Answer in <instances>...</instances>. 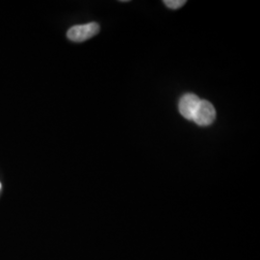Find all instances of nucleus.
Segmentation results:
<instances>
[{"mask_svg":"<svg viewBox=\"0 0 260 260\" xmlns=\"http://www.w3.org/2000/svg\"><path fill=\"white\" fill-rule=\"evenodd\" d=\"M100 32V25L96 22H90L81 25H75L68 30L67 37L69 40L81 43L94 37Z\"/></svg>","mask_w":260,"mask_h":260,"instance_id":"nucleus-1","label":"nucleus"},{"mask_svg":"<svg viewBox=\"0 0 260 260\" xmlns=\"http://www.w3.org/2000/svg\"><path fill=\"white\" fill-rule=\"evenodd\" d=\"M216 119V111L213 105L207 101H201L197 108L193 121L200 126L210 125Z\"/></svg>","mask_w":260,"mask_h":260,"instance_id":"nucleus-2","label":"nucleus"},{"mask_svg":"<svg viewBox=\"0 0 260 260\" xmlns=\"http://www.w3.org/2000/svg\"><path fill=\"white\" fill-rule=\"evenodd\" d=\"M201 99L194 93H186L184 94L178 103V109L182 117L186 120L193 121L196 110L201 103Z\"/></svg>","mask_w":260,"mask_h":260,"instance_id":"nucleus-3","label":"nucleus"},{"mask_svg":"<svg viewBox=\"0 0 260 260\" xmlns=\"http://www.w3.org/2000/svg\"><path fill=\"white\" fill-rule=\"evenodd\" d=\"M185 0H164V4L171 9H179L185 4Z\"/></svg>","mask_w":260,"mask_h":260,"instance_id":"nucleus-4","label":"nucleus"},{"mask_svg":"<svg viewBox=\"0 0 260 260\" xmlns=\"http://www.w3.org/2000/svg\"><path fill=\"white\" fill-rule=\"evenodd\" d=\"M0 189H1V183H0Z\"/></svg>","mask_w":260,"mask_h":260,"instance_id":"nucleus-5","label":"nucleus"}]
</instances>
